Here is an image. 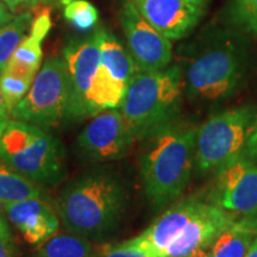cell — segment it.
I'll return each instance as SVG.
<instances>
[{
  "mask_svg": "<svg viewBox=\"0 0 257 257\" xmlns=\"http://www.w3.org/2000/svg\"><path fill=\"white\" fill-rule=\"evenodd\" d=\"M245 257H257V236L255 237V239L252 240L251 245H250Z\"/></svg>",
  "mask_w": 257,
  "mask_h": 257,
  "instance_id": "cell-32",
  "label": "cell"
},
{
  "mask_svg": "<svg viewBox=\"0 0 257 257\" xmlns=\"http://www.w3.org/2000/svg\"><path fill=\"white\" fill-rule=\"evenodd\" d=\"M208 249H210V248L197 249V250H194V251L191 252L188 256H186V257H212L210 250H208Z\"/></svg>",
  "mask_w": 257,
  "mask_h": 257,
  "instance_id": "cell-30",
  "label": "cell"
},
{
  "mask_svg": "<svg viewBox=\"0 0 257 257\" xmlns=\"http://www.w3.org/2000/svg\"><path fill=\"white\" fill-rule=\"evenodd\" d=\"M214 204L233 214L257 217V165L240 156L218 172Z\"/></svg>",
  "mask_w": 257,
  "mask_h": 257,
  "instance_id": "cell-11",
  "label": "cell"
},
{
  "mask_svg": "<svg viewBox=\"0 0 257 257\" xmlns=\"http://www.w3.org/2000/svg\"><path fill=\"white\" fill-rule=\"evenodd\" d=\"M9 111L6 108L5 105V100H4V96H3V92L2 88H0V136L2 134L4 133L6 125L9 123Z\"/></svg>",
  "mask_w": 257,
  "mask_h": 257,
  "instance_id": "cell-27",
  "label": "cell"
},
{
  "mask_svg": "<svg viewBox=\"0 0 257 257\" xmlns=\"http://www.w3.org/2000/svg\"><path fill=\"white\" fill-rule=\"evenodd\" d=\"M36 257H96L88 238L76 233L54 234L42 243Z\"/></svg>",
  "mask_w": 257,
  "mask_h": 257,
  "instance_id": "cell-18",
  "label": "cell"
},
{
  "mask_svg": "<svg viewBox=\"0 0 257 257\" xmlns=\"http://www.w3.org/2000/svg\"><path fill=\"white\" fill-rule=\"evenodd\" d=\"M32 81L34 80L15 75L5 70L0 74V88L9 113H11L15 106L24 98L29 88L31 87Z\"/></svg>",
  "mask_w": 257,
  "mask_h": 257,
  "instance_id": "cell-22",
  "label": "cell"
},
{
  "mask_svg": "<svg viewBox=\"0 0 257 257\" xmlns=\"http://www.w3.org/2000/svg\"><path fill=\"white\" fill-rule=\"evenodd\" d=\"M0 257H17V248L12 238H0Z\"/></svg>",
  "mask_w": 257,
  "mask_h": 257,
  "instance_id": "cell-26",
  "label": "cell"
},
{
  "mask_svg": "<svg viewBox=\"0 0 257 257\" xmlns=\"http://www.w3.org/2000/svg\"><path fill=\"white\" fill-rule=\"evenodd\" d=\"M59 2H61V3H62V4L66 5L67 3H69V2H70V0H59Z\"/></svg>",
  "mask_w": 257,
  "mask_h": 257,
  "instance_id": "cell-35",
  "label": "cell"
},
{
  "mask_svg": "<svg viewBox=\"0 0 257 257\" xmlns=\"http://www.w3.org/2000/svg\"><path fill=\"white\" fill-rule=\"evenodd\" d=\"M0 238H12L11 231H10L9 224L0 214Z\"/></svg>",
  "mask_w": 257,
  "mask_h": 257,
  "instance_id": "cell-29",
  "label": "cell"
},
{
  "mask_svg": "<svg viewBox=\"0 0 257 257\" xmlns=\"http://www.w3.org/2000/svg\"><path fill=\"white\" fill-rule=\"evenodd\" d=\"M229 17L237 29L257 35V0H231Z\"/></svg>",
  "mask_w": 257,
  "mask_h": 257,
  "instance_id": "cell-21",
  "label": "cell"
},
{
  "mask_svg": "<svg viewBox=\"0 0 257 257\" xmlns=\"http://www.w3.org/2000/svg\"><path fill=\"white\" fill-rule=\"evenodd\" d=\"M42 197L43 194L38 185L0 160V204L3 206L25 199Z\"/></svg>",
  "mask_w": 257,
  "mask_h": 257,
  "instance_id": "cell-17",
  "label": "cell"
},
{
  "mask_svg": "<svg viewBox=\"0 0 257 257\" xmlns=\"http://www.w3.org/2000/svg\"><path fill=\"white\" fill-rule=\"evenodd\" d=\"M31 24V15L25 12L0 28V74L4 72L15 51L24 40L25 31Z\"/></svg>",
  "mask_w": 257,
  "mask_h": 257,
  "instance_id": "cell-19",
  "label": "cell"
},
{
  "mask_svg": "<svg viewBox=\"0 0 257 257\" xmlns=\"http://www.w3.org/2000/svg\"><path fill=\"white\" fill-rule=\"evenodd\" d=\"M157 31L170 41L180 40L197 27L204 8L187 0H130Z\"/></svg>",
  "mask_w": 257,
  "mask_h": 257,
  "instance_id": "cell-13",
  "label": "cell"
},
{
  "mask_svg": "<svg viewBox=\"0 0 257 257\" xmlns=\"http://www.w3.org/2000/svg\"><path fill=\"white\" fill-rule=\"evenodd\" d=\"M64 17L81 31H88L98 23V10L87 0H70L64 5Z\"/></svg>",
  "mask_w": 257,
  "mask_h": 257,
  "instance_id": "cell-20",
  "label": "cell"
},
{
  "mask_svg": "<svg viewBox=\"0 0 257 257\" xmlns=\"http://www.w3.org/2000/svg\"><path fill=\"white\" fill-rule=\"evenodd\" d=\"M0 160L38 185H55L64 175L62 143L28 121L9 120L0 136Z\"/></svg>",
  "mask_w": 257,
  "mask_h": 257,
  "instance_id": "cell-4",
  "label": "cell"
},
{
  "mask_svg": "<svg viewBox=\"0 0 257 257\" xmlns=\"http://www.w3.org/2000/svg\"><path fill=\"white\" fill-rule=\"evenodd\" d=\"M144 138L141 178L149 201L160 207L179 198L188 184L195 161L197 128L169 121Z\"/></svg>",
  "mask_w": 257,
  "mask_h": 257,
  "instance_id": "cell-1",
  "label": "cell"
},
{
  "mask_svg": "<svg viewBox=\"0 0 257 257\" xmlns=\"http://www.w3.org/2000/svg\"><path fill=\"white\" fill-rule=\"evenodd\" d=\"M70 83L63 56L46 60L31 87L10 115L41 127L59 126L68 118Z\"/></svg>",
  "mask_w": 257,
  "mask_h": 257,
  "instance_id": "cell-7",
  "label": "cell"
},
{
  "mask_svg": "<svg viewBox=\"0 0 257 257\" xmlns=\"http://www.w3.org/2000/svg\"><path fill=\"white\" fill-rule=\"evenodd\" d=\"M102 73L120 87L126 88L140 72L128 50L119 43L113 35L101 29L100 63Z\"/></svg>",
  "mask_w": 257,
  "mask_h": 257,
  "instance_id": "cell-15",
  "label": "cell"
},
{
  "mask_svg": "<svg viewBox=\"0 0 257 257\" xmlns=\"http://www.w3.org/2000/svg\"><path fill=\"white\" fill-rule=\"evenodd\" d=\"M4 2L6 3V5L9 6V9L11 10V11H16L17 6L23 4V3H28V4H30L31 0H4Z\"/></svg>",
  "mask_w": 257,
  "mask_h": 257,
  "instance_id": "cell-31",
  "label": "cell"
},
{
  "mask_svg": "<svg viewBox=\"0 0 257 257\" xmlns=\"http://www.w3.org/2000/svg\"><path fill=\"white\" fill-rule=\"evenodd\" d=\"M101 257H159L153 253L148 252L140 246L131 242L130 239L126 242L114 246L108 251H106Z\"/></svg>",
  "mask_w": 257,
  "mask_h": 257,
  "instance_id": "cell-23",
  "label": "cell"
},
{
  "mask_svg": "<svg viewBox=\"0 0 257 257\" xmlns=\"http://www.w3.org/2000/svg\"><path fill=\"white\" fill-rule=\"evenodd\" d=\"M257 236V217H244L221 231L210 245L212 257H245Z\"/></svg>",
  "mask_w": 257,
  "mask_h": 257,
  "instance_id": "cell-16",
  "label": "cell"
},
{
  "mask_svg": "<svg viewBox=\"0 0 257 257\" xmlns=\"http://www.w3.org/2000/svg\"><path fill=\"white\" fill-rule=\"evenodd\" d=\"M3 207L9 220L23 234L25 240L34 245L44 243L59 229V217L42 198L25 199Z\"/></svg>",
  "mask_w": 257,
  "mask_h": 257,
  "instance_id": "cell-14",
  "label": "cell"
},
{
  "mask_svg": "<svg viewBox=\"0 0 257 257\" xmlns=\"http://www.w3.org/2000/svg\"><path fill=\"white\" fill-rule=\"evenodd\" d=\"M135 136L118 108L95 114L78 136V149L83 159L107 162L126 155Z\"/></svg>",
  "mask_w": 257,
  "mask_h": 257,
  "instance_id": "cell-9",
  "label": "cell"
},
{
  "mask_svg": "<svg viewBox=\"0 0 257 257\" xmlns=\"http://www.w3.org/2000/svg\"><path fill=\"white\" fill-rule=\"evenodd\" d=\"M236 216L214 202H202L184 230L165 250V257H186L194 250L210 248L221 231L236 221Z\"/></svg>",
  "mask_w": 257,
  "mask_h": 257,
  "instance_id": "cell-12",
  "label": "cell"
},
{
  "mask_svg": "<svg viewBox=\"0 0 257 257\" xmlns=\"http://www.w3.org/2000/svg\"><path fill=\"white\" fill-rule=\"evenodd\" d=\"M244 69L245 55L242 47L230 34H219L189 62L184 86L193 99L220 101L233 94Z\"/></svg>",
  "mask_w": 257,
  "mask_h": 257,
  "instance_id": "cell-5",
  "label": "cell"
},
{
  "mask_svg": "<svg viewBox=\"0 0 257 257\" xmlns=\"http://www.w3.org/2000/svg\"><path fill=\"white\" fill-rule=\"evenodd\" d=\"M126 204V192L117 176L93 170L74 179L56 200L59 218L69 232L101 238L115 227Z\"/></svg>",
  "mask_w": 257,
  "mask_h": 257,
  "instance_id": "cell-2",
  "label": "cell"
},
{
  "mask_svg": "<svg viewBox=\"0 0 257 257\" xmlns=\"http://www.w3.org/2000/svg\"><path fill=\"white\" fill-rule=\"evenodd\" d=\"M244 156H248L252 160H257V117L253 121L251 133L248 138V143H246L245 152Z\"/></svg>",
  "mask_w": 257,
  "mask_h": 257,
  "instance_id": "cell-25",
  "label": "cell"
},
{
  "mask_svg": "<svg viewBox=\"0 0 257 257\" xmlns=\"http://www.w3.org/2000/svg\"><path fill=\"white\" fill-rule=\"evenodd\" d=\"M101 29L85 40L73 41L64 48L70 83L68 118L80 120L89 117L87 95L100 62Z\"/></svg>",
  "mask_w": 257,
  "mask_h": 257,
  "instance_id": "cell-10",
  "label": "cell"
},
{
  "mask_svg": "<svg viewBox=\"0 0 257 257\" xmlns=\"http://www.w3.org/2000/svg\"><path fill=\"white\" fill-rule=\"evenodd\" d=\"M187 2L192 3V4H195V5L200 6V8H205V5L207 4L208 0H187Z\"/></svg>",
  "mask_w": 257,
  "mask_h": 257,
  "instance_id": "cell-33",
  "label": "cell"
},
{
  "mask_svg": "<svg viewBox=\"0 0 257 257\" xmlns=\"http://www.w3.org/2000/svg\"><path fill=\"white\" fill-rule=\"evenodd\" d=\"M40 2H48V0H31L30 4L35 5V4H37V3H40Z\"/></svg>",
  "mask_w": 257,
  "mask_h": 257,
  "instance_id": "cell-34",
  "label": "cell"
},
{
  "mask_svg": "<svg viewBox=\"0 0 257 257\" xmlns=\"http://www.w3.org/2000/svg\"><path fill=\"white\" fill-rule=\"evenodd\" d=\"M12 19H14V16L10 14L8 9L0 3V28L4 27V25L8 24L9 22H11Z\"/></svg>",
  "mask_w": 257,
  "mask_h": 257,
  "instance_id": "cell-28",
  "label": "cell"
},
{
  "mask_svg": "<svg viewBox=\"0 0 257 257\" xmlns=\"http://www.w3.org/2000/svg\"><path fill=\"white\" fill-rule=\"evenodd\" d=\"M182 86L184 76L178 66L136 74L119 106L135 138H144L172 121L178 111Z\"/></svg>",
  "mask_w": 257,
  "mask_h": 257,
  "instance_id": "cell-3",
  "label": "cell"
},
{
  "mask_svg": "<svg viewBox=\"0 0 257 257\" xmlns=\"http://www.w3.org/2000/svg\"><path fill=\"white\" fill-rule=\"evenodd\" d=\"M255 112L244 106L214 114L197 130L195 165L202 172H220L245 152Z\"/></svg>",
  "mask_w": 257,
  "mask_h": 257,
  "instance_id": "cell-6",
  "label": "cell"
},
{
  "mask_svg": "<svg viewBox=\"0 0 257 257\" xmlns=\"http://www.w3.org/2000/svg\"><path fill=\"white\" fill-rule=\"evenodd\" d=\"M119 19L128 53L140 72H155L169 66L172 42L146 21L130 0H124Z\"/></svg>",
  "mask_w": 257,
  "mask_h": 257,
  "instance_id": "cell-8",
  "label": "cell"
},
{
  "mask_svg": "<svg viewBox=\"0 0 257 257\" xmlns=\"http://www.w3.org/2000/svg\"><path fill=\"white\" fill-rule=\"evenodd\" d=\"M51 29V17L49 11L42 12L41 15H38L36 19L32 22L31 24V30L30 35L37 37L38 40L43 41L47 37V35L49 34Z\"/></svg>",
  "mask_w": 257,
  "mask_h": 257,
  "instance_id": "cell-24",
  "label": "cell"
}]
</instances>
